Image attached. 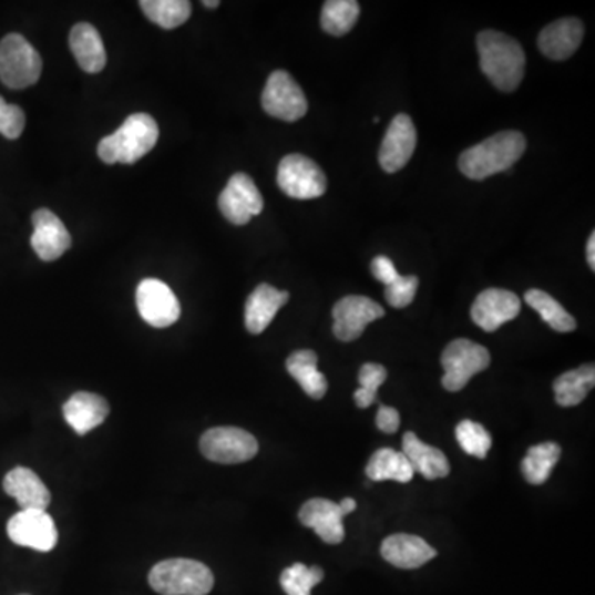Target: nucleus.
<instances>
[{
    "instance_id": "obj_33",
    "label": "nucleus",
    "mask_w": 595,
    "mask_h": 595,
    "mask_svg": "<svg viewBox=\"0 0 595 595\" xmlns=\"http://www.w3.org/2000/svg\"><path fill=\"white\" fill-rule=\"evenodd\" d=\"M455 437L463 452L476 456V459H486L493 445L489 430L480 423L472 422V420H462L456 425Z\"/></svg>"
},
{
    "instance_id": "obj_3",
    "label": "nucleus",
    "mask_w": 595,
    "mask_h": 595,
    "mask_svg": "<svg viewBox=\"0 0 595 595\" xmlns=\"http://www.w3.org/2000/svg\"><path fill=\"white\" fill-rule=\"evenodd\" d=\"M160 140V126L153 116L134 113L126 117L120 130L103 137L99 156L104 164H134L146 156Z\"/></svg>"
},
{
    "instance_id": "obj_39",
    "label": "nucleus",
    "mask_w": 595,
    "mask_h": 595,
    "mask_svg": "<svg viewBox=\"0 0 595 595\" xmlns=\"http://www.w3.org/2000/svg\"><path fill=\"white\" fill-rule=\"evenodd\" d=\"M587 264L595 270V234H591L589 242H587Z\"/></svg>"
},
{
    "instance_id": "obj_25",
    "label": "nucleus",
    "mask_w": 595,
    "mask_h": 595,
    "mask_svg": "<svg viewBox=\"0 0 595 595\" xmlns=\"http://www.w3.org/2000/svg\"><path fill=\"white\" fill-rule=\"evenodd\" d=\"M287 371L311 399H322L328 392V381L325 375L319 372L318 356L315 351L301 349V351L294 352L287 359Z\"/></svg>"
},
{
    "instance_id": "obj_9",
    "label": "nucleus",
    "mask_w": 595,
    "mask_h": 595,
    "mask_svg": "<svg viewBox=\"0 0 595 595\" xmlns=\"http://www.w3.org/2000/svg\"><path fill=\"white\" fill-rule=\"evenodd\" d=\"M261 106L270 116L295 123L308 111V100L290 73L277 70L268 76L267 85L261 93Z\"/></svg>"
},
{
    "instance_id": "obj_8",
    "label": "nucleus",
    "mask_w": 595,
    "mask_h": 595,
    "mask_svg": "<svg viewBox=\"0 0 595 595\" xmlns=\"http://www.w3.org/2000/svg\"><path fill=\"white\" fill-rule=\"evenodd\" d=\"M277 183L281 193L299 201L321 197L328 187L321 167L302 154H290L281 160Z\"/></svg>"
},
{
    "instance_id": "obj_38",
    "label": "nucleus",
    "mask_w": 595,
    "mask_h": 595,
    "mask_svg": "<svg viewBox=\"0 0 595 595\" xmlns=\"http://www.w3.org/2000/svg\"><path fill=\"white\" fill-rule=\"evenodd\" d=\"M376 425L381 432L396 433L400 427V416L392 407L382 406L376 417Z\"/></svg>"
},
{
    "instance_id": "obj_16",
    "label": "nucleus",
    "mask_w": 595,
    "mask_h": 595,
    "mask_svg": "<svg viewBox=\"0 0 595 595\" xmlns=\"http://www.w3.org/2000/svg\"><path fill=\"white\" fill-rule=\"evenodd\" d=\"M521 311V299L513 291L489 288L476 297L472 319L486 332L496 331L504 322L513 321Z\"/></svg>"
},
{
    "instance_id": "obj_2",
    "label": "nucleus",
    "mask_w": 595,
    "mask_h": 595,
    "mask_svg": "<svg viewBox=\"0 0 595 595\" xmlns=\"http://www.w3.org/2000/svg\"><path fill=\"white\" fill-rule=\"evenodd\" d=\"M526 151V137L520 131H501L470 150L463 151L459 167L473 181L489 179L513 167Z\"/></svg>"
},
{
    "instance_id": "obj_37",
    "label": "nucleus",
    "mask_w": 595,
    "mask_h": 595,
    "mask_svg": "<svg viewBox=\"0 0 595 595\" xmlns=\"http://www.w3.org/2000/svg\"><path fill=\"white\" fill-rule=\"evenodd\" d=\"M371 271L375 275L376 280L381 281L382 285H391L392 281L399 277V271H397L396 265L392 264L391 258L384 257V255H379L372 260Z\"/></svg>"
},
{
    "instance_id": "obj_28",
    "label": "nucleus",
    "mask_w": 595,
    "mask_h": 595,
    "mask_svg": "<svg viewBox=\"0 0 595 595\" xmlns=\"http://www.w3.org/2000/svg\"><path fill=\"white\" fill-rule=\"evenodd\" d=\"M561 447L554 442L531 447L521 463L523 476L531 485H543L550 480L554 466L560 462Z\"/></svg>"
},
{
    "instance_id": "obj_10",
    "label": "nucleus",
    "mask_w": 595,
    "mask_h": 595,
    "mask_svg": "<svg viewBox=\"0 0 595 595\" xmlns=\"http://www.w3.org/2000/svg\"><path fill=\"white\" fill-rule=\"evenodd\" d=\"M7 534L17 546L50 553L59 543L53 517L42 510H22L7 523Z\"/></svg>"
},
{
    "instance_id": "obj_26",
    "label": "nucleus",
    "mask_w": 595,
    "mask_h": 595,
    "mask_svg": "<svg viewBox=\"0 0 595 595\" xmlns=\"http://www.w3.org/2000/svg\"><path fill=\"white\" fill-rule=\"evenodd\" d=\"M366 475L372 482H388V480H391V482L409 483L416 473H413L409 460L406 459L402 452L381 449L369 460L368 466H366Z\"/></svg>"
},
{
    "instance_id": "obj_18",
    "label": "nucleus",
    "mask_w": 595,
    "mask_h": 595,
    "mask_svg": "<svg viewBox=\"0 0 595 595\" xmlns=\"http://www.w3.org/2000/svg\"><path fill=\"white\" fill-rule=\"evenodd\" d=\"M302 526L311 527L326 544H339L345 541L346 531L342 524L341 507L335 501L325 497H312L299 510Z\"/></svg>"
},
{
    "instance_id": "obj_32",
    "label": "nucleus",
    "mask_w": 595,
    "mask_h": 595,
    "mask_svg": "<svg viewBox=\"0 0 595 595\" xmlns=\"http://www.w3.org/2000/svg\"><path fill=\"white\" fill-rule=\"evenodd\" d=\"M325 579L321 567L297 563L281 573L280 584L288 595H311V589Z\"/></svg>"
},
{
    "instance_id": "obj_21",
    "label": "nucleus",
    "mask_w": 595,
    "mask_h": 595,
    "mask_svg": "<svg viewBox=\"0 0 595 595\" xmlns=\"http://www.w3.org/2000/svg\"><path fill=\"white\" fill-rule=\"evenodd\" d=\"M290 299L288 291H280L271 285H258L245 305V326L252 335H261L274 321L281 306Z\"/></svg>"
},
{
    "instance_id": "obj_29",
    "label": "nucleus",
    "mask_w": 595,
    "mask_h": 595,
    "mask_svg": "<svg viewBox=\"0 0 595 595\" xmlns=\"http://www.w3.org/2000/svg\"><path fill=\"white\" fill-rule=\"evenodd\" d=\"M524 301L534 309V311L540 312L541 318L546 325H550L554 331L560 332H571L577 328L576 319L563 308L560 301H556L551 295H547L546 291L530 290L524 295Z\"/></svg>"
},
{
    "instance_id": "obj_12",
    "label": "nucleus",
    "mask_w": 595,
    "mask_h": 595,
    "mask_svg": "<svg viewBox=\"0 0 595 595\" xmlns=\"http://www.w3.org/2000/svg\"><path fill=\"white\" fill-rule=\"evenodd\" d=\"M136 305L141 318L153 328H170L181 316L179 299L156 278H146L137 285Z\"/></svg>"
},
{
    "instance_id": "obj_1",
    "label": "nucleus",
    "mask_w": 595,
    "mask_h": 595,
    "mask_svg": "<svg viewBox=\"0 0 595 595\" xmlns=\"http://www.w3.org/2000/svg\"><path fill=\"white\" fill-rule=\"evenodd\" d=\"M480 69L504 93L514 92L524 79L526 55L517 40L497 30H483L476 39Z\"/></svg>"
},
{
    "instance_id": "obj_14",
    "label": "nucleus",
    "mask_w": 595,
    "mask_h": 595,
    "mask_svg": "<svg viewBox=\"0 0 595 595\" xmlns=\"http://www.w3.org/2000/svg\"><path fill=\"white\" fill-rule=\"evenodd\" d=\"M417 146V130L409 114H397L386 131L379 150V163L386 173H397L407 166Z\"/></svg>"
},
{
    "instance_id": "obj_7",
    "label": "nucleus",
    "mask_w": 595,
    "mask_h": 595,
    "mask_svg": "<svg viewBox=\"0 0 595 595\" xmlns=\"http://www.w3.org/2000/svg\"><path fill=\"white\" fill-rule=\"evenodd\" d=\"M205 459L224 465L248 462L258 453V442L247 430L237 427H215L201 437Z\"/></svg>"
},
{
    "instance_id": "obj_36",
    "label": "nucleus",
    "mask_w": 595,
    "mask_h": 595,
    "mask_svg": "<svg viewBox=\"0 0 595 595\" xmlns=\"http://www.w3.org/2000/svg\"><path fill=\"white\" fill-rule=\"evenodd\" d=\"M25 127V113L17 104H9L0 96V134L7 140H17Z\"/></svg>"
},
{
    "instance_id": "obj_17",
    "label": "nucleus",
    "mask_w": 595,
    "mask_h": 595,
    "mask_svg": "<svg viewBox=\"0 0 595 595\" xmlns=\"http://www.w3.org/2000/svg\"><path fill=\"white\" fill-rule=\"evenodd\" d=\"M584 39V25L576 17L556 20L541 30L537 47L544 57L556 62L571 59Z\"/></svg>"
},
{
    "instance_id": "obj_5",
    "label": "nucleus",
    "mask_w": 595,
    "mask_h": 595,
    "mask_svg": "<svg viewBox=\"0 0 595 595\" xmlns=\"http://www.w3.org/2000/svg\"><path fill=\"white\" fill-rule=\"evenodd\" d=\"M42 66V57L25 37L9 33L0 40V82L3 85L12 90L35 85Z\"/></svg>"
},
{
    "instance_id": "obj_13",
    "label": "nucleus",
    "mask_w": 595,
    "mask_h": 595,
    "mask_svg": "<svg viewBox=\"0 0 595 595\" xmlns=\"http://www.w3.org/2000/svg\"><path fill=\"white\" fill-rule=\"evenodd\" d=\"M218 208L230 224L245 225L264 211V197L248 174L237 173L222 191Z\"/></svg>"
},
{
    "instance_id": "obj_15",
    "label": "nucleus",
    "mask_w": 595,
    "mask_h": 595,
    "mask_svg": "<svg viewBox=\"0 0 595 595\" xmlns=\"http://www.w3.org/2000/svg\"><path fill=\"white\" fill-rule=\"evenodd\" d=\"M33 234L30 238L40 260L53 261L72 247L69 228L49 208H39L32 215Z\"/></svg>"
},
{
    "instance_id": "obj_40",
    "label": "nucleus",
    "mask_w": 595,
    "mask_h": 595,
    "mask_svg": "<svg viewBox=\"0 0 595 595\" xmlns=\"http://www.w3.org/2000/svg\"><path fill=\"white\" fill-rule=\"evenodd\" d=\"M339 507H341L342 514H349L352 513V511L356 510V501L352 500V497H345V500L339 503Z\"/></svg>"
},
{
    "instance_id": "obj_31",
    "label": "nucleus",
    "mask_w": 595,
    "mask_h": 595,
    "mask_svg": "<svg viewBox=\"0 0 595 595\" xmlns=\"http://www.w3.org/2000/svg\"><path fill=\"white\" fill-rule=\"evenodd\" d=\"M140 6L151 22L167 30L183 25L193 13L187 0H141Z\"/></svg>"
},
{
    "instance_id": "obj_27",
    "label": "nucleus",
    "mask_w": 595,
    "mask_h": 595,
    "mask_svg": "<svg viewBox=\"0 0 595 595\" xmlns=\"http://www.w3.org/2000/svg\"><path fill=\"white\" fill-rule=\"evenodd\" d=\"M595 384L594 365L581 366L576 371L564 372L554 381V396L561 407L579 406Z\"/></svg>"
},
{
    "instance_id": "obj_23",
    "label": "nucleus",
    "mask_w": 595,
    "mask_h": 595,
    "mask_svg": "<svg viewBox=\"0 0 595 595\" xmlns=\"http://www.w3.org/2000/svg\"><path fill=\"white\" fill-rule=\"evenodd\" d=\"M402 453L409 460L413 473H420L427 480L445 479L450 473V463L442 450L427 445L413 432H407L402 439Z\"/></svg>"
},
{
    "instance_id": "obj_6",
    "label": "nucleus",
    "mask_w": 595,
    "mask_h": 595,
    "mask_svg": "<svg viewBox=\"0 0 595 595\" xmlns=\"http://www.w3.org/2000/svg\"><path fill=\"white\" fill-rule=\"evenodd\" d=\"M490 362L489 349L470 339H455L442 352L443 388L449 392L462 391L473 376L489 369Z\"/></svg>"
},
{
    "instance_id": "obj_34",
    "label": "nucleus",
    "mask_w": 595,
    "mask_h": 595,
    "mask_svg": "<svg viewBox=\"0 0 595 595\" xmlns=\"http://www.w3.org/2000/svg\"><path fill=\"white\" fill-rule=\"evenodd\" d=\"M388 379V371L384 366L375 365V362H368L362 366L359 371V384L361 388L355 392V400L358 407L361 409H368L375 403L376 394H378L379 388L384 384Z\"/></svg>"
},
{
    "instance_id": "obj_35",
    "label": "nucleus",
    "mask_w": 595,
    "mask_h": 595,
    "mask_svg": "<svg viewBox=\"0 0 595 595\" xmlns=\"http://www.w3.org/2000/svg\"><path fill=\"white\" fill-rule=\"evenodd\" d=\"M419 288V278L416 275L409 277H397L391 285L386 287V299L396 309L407 308L416 298Z\"/></svg>"
},
{
    "instance_id": "obj_4",
    "label": "nucleus",
    "mask_w": 595,
    "mask_h": 595,
    "mask_svg": "<svg viewBox=\"0 0 595 595\" xmlns=\"http://www.w3.org/2000/svg\"><path fill=\"white\" fill-rule=\"evenodd\" d=\"M150 586L161 595H207L214 587V574L193 560H167L151 570Z\"/></svg>"
},
{
    "instance_id": "obj_41",
    "label": "nucleus",
    "mask_w": 595,
    "mask_h": 595,
    "mask_svg": "<svg viewBox=\"0 0 595 595\" xmlns=\"http://www.w3.org/2000/svg\"><path fill=\"white\" fill-rule=\"evenodd\" d=\"M202 3H204L207 9H217V7L220 6V2H218V0H204V2Z\"/></svg>"
},
{
    "instance_id": "obj_20",
    "label": "nucleus",
    "mask_w": 595,
    "mask_h": 595,
    "mask_svg": "<svg viewBox=\"0 0 595 595\" xmlns=\"http://www.w3.org/2000/svg\"><path fill=\"white\" fill-rule=\"evenodd\" d=\"M381 554L389 564L399 570H417L437 556L429 543L412 534H394L386 537Z\"/></svg>"
},
{
    "instance_id": "obj_30",
    "label": "nucleus",
    "mask_w": 595,
    "mask_h": 595,
    "mask_svg": "<svg viewBox=\"0 0 595 595\" xmlns=\"http://www.w3.org/2000/svg\"><path fill=\"white\" fill-rule=\"evenodd\" d=\"M361 7L356 0H328L321 10V27L332 37H342L351 32L358 22Z\"/></svg>"
},
{
    "instance_id": "obj_24",
    "label": "nucleus",
    "mask_w": 595,
    "mask_h": 595,
    "mask_svg": "<svg viewBox=\"0 0 595 595\" xmlns=\"http://www.w3.org/2000/svg\"><path fill=\"white\" fill-rule=\"evenodd\" d=\"M70 49L86 73H100L106 66V50L99 30L92 23H76L70 32Z\"/></svg>"
},
{
    "instance_id": "obj_19",
    "label": "nucleus",
    "mask_w": 595,
    "mask_h": 595,
    "mask_svg": "<svg viewBox=\"0 0 595 595\" xmlns=\"http://www.w3.org/2000/svg\"><path fill=\"white\" fill-rule=\"evenodd\" d=\"M3 490L12 496L22 510H42L49 507L52 495L45 483L39 479L35 472L25 466H17L10 470L3 479Z\"/></svg>"
},
{
    "instance_id": "obj_22",
    "label": "nucleus",
    "mask_w": 595,
    "mask_h": 595,
    "mask_svg": "<svg viewBox=\"0 0 595 595\" xmlns=\"http://www.w3.org/2000/svg\"><path fill=\"white\" fill-rule=\"evenodd\" d=\"M110 413V406L101 396L92 392H76L63 406V417L66 423L79 435H86L100 427Z\"/></svg>"
},
{
    "instance_id": "obj_11",
    "label": "nucleus",
    "mask_w": 595,
    "mask_h": 595,
    "mask_svg": "<svg viewBox=\"0 0 595 595\" xmlns=\"http://www.w3.org/2000/svg\"><path fill=\"white\" fill-rule=\"evenodd\" d=\"M384 315V308L375 299L349 295V297L339 299L332 308V318H335L332 332L339 341H356V339L361 338L369 322L376 321Z\"/></svg>"
}]
</instances>
